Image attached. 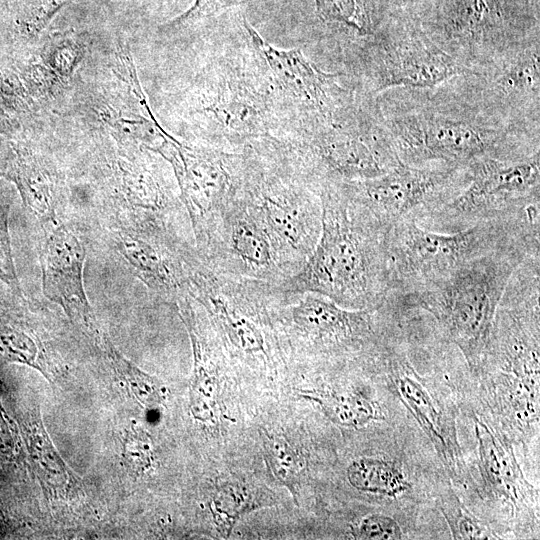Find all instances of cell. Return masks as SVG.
I'll use <instances>...</instances> for the list:
<instances>
[{
    "mask_svg": "<svg viewBox=\"0 0 540 540\" xmlns=\"http://www.w3.org/2000/svg\"><path fill=\"white\" fill-rule=\"evenodd\" d=\"M461 79L490 114L540 136V40L462 74Z\"/></svg>",
    "mask_w": 540,
    "mask_h": 540,
    "instance_id": "obj_18",
    "label": "cell"
},
{
    "mask_svg": "<svg viewBox=\"0 0 540 540\" xmlns=\"http://www.w3.org/2000/svg\"><path fill=\"white\" fill-rule=\"evenodd\" d=\"M260 434L268 468L297 502L298 486L304 470L303 458L284 437L269 433L264 429Z\"/></svg>",
    "mask_w": 540,
    "mask_h": 540,
    "instance_id": "obj_29",
    "label": "cell"
},
{
    "mask_svg": "<svg viewBox=\"0 0 540 540\" xmlns=\"http://www.w3.org/2000/svg\"><path fill=\"white\" fill-rule=\"evenodd\" d=\"M539 318L507 309L493 322L480 365L485 397L503 435L527 438L539 427Z\"/></svg>",
    "mask_w": 540,
    "mask_h": 540,
    "instance_id": "obj_9",
    "label": "cell"
},
{
    "mask_svg": "<svg viewBox=\"0 0 540 540\" xmlns=\"http://www.w3.org/2000/svg\"><path fill=\"white\" fill-rule=\"evenodd\" d=\"M461 75L432 88L398 87L375 97L402 163L467 167L481 158L517 161L540 153L539 135L486 111Z\"/></svg>",
    "mask_w": 540,
    "mask_h": 540,
    "instance_id": "obj_1",
    "label": "cell"
},
{
    "mask_svg": "<svg viewBox=\"0 0 540 540\" xmlns=\"http://www.w3.org/2000/svg\"><path fill=\"white\" fill-rule=\"evenodd\" d=\"M3 178L16 185L27 213L41 229L68 218L67 202L58 187L56 174L34 154L12 149Z\"/></svg>",
    "mask_w": 540,
    "mask_h": 540,
    "instance_id": "obj_23",
    "label": "cell"
},
{
    "mask_svg": "<svg viewBox=\"0 0 540 540\" xmlns=\"http://www.w3.org/2000/svg\"><path fill=\"white\" fill-rule=\"evenodd\" d=\"M452 198L410 214L421 227L455 233L480 223L540 213V153L517 161L481 158Z\"/></svg>",
    "mask_w": 540,
    "mask_h": 540,
    "instance_id": "obj_11",
    "label": "cell"
},
{
    "mask_svg": "<svg viewBox=\"0 0 540 540\" xmlns=\"http://www.w3.org/2000/svg\"><path fill=\"white\" fill-rule=\"evenodd\" d=\"M276 139L298 171L318 189L324 183L375 178L402 163L375 98L359 96L357 105L341 118Z\"/></svg>",
    "mask_w": 540,
    "mask_h": 540,
    "instance_id": "obj_8",
    "label": "cell"
},
{
    "mask_svg": "<svg viewBox=\"0 0 540 540\" xmlns=\"http://www.w3.org/2000/svg\"><path fill=\"white\" fill-rule=\"evenodd\" d=\"M468 181V166L417 167L400 163L375 178L336 183L346 198L372 223L389 232L409 213L452 198Z\"/></svg>",
    "mask_w": 540,
    "mask_h": 540,
    "instance_id": "obj_16",
    "label": "cell"
},
{
    "mask_svg": "<svg viewBox=\"0 0 540 540\" xmlns=\"http://www.w3.org/2000/svg\"><path fill=\"white\" fill-rule=\"evenodd\" d=\"M200 256L218 274L275 284L288 278L267 229L241 195Z\"/></svg>",
    "mask_w": 540,
    "mask_h": 540,
    "instance_id": "obj_20",
    "label": "cell"
},
{
    "mask_svg": "<svg viewBox=\"0 0 540 540\" xmlns=\"http://www.w3.org/2000/svg\"><path fill=\"white\" fill-rule=\"evenodd\" d=\"M540 240L516 242L466 262L450 273L405 293H389L402 307L424 311L441 336L454 344L476 373L507 282Z\"/></svg>",
    "mask_w": 540,
    "mask_h": 540,
    "instance_id": "obj_4",
    "label": "cell"
},
{
    "mask_svg": "<svg viewBox=\"0 0 540 540\" xmlns=\"http://www.w3.org/2000/svg\"><path fill=\"white\" fill-rule=\"evenodd\" d=\"M347 479L361 492L387 498L399 497L411 488L397 463L376 457H361L351 462Z\"/></svg>",
    "mask_w": 540,
    "mask_h": 540,
    "instance_id": "obj_26",
    "label": "cell"
},
{
    "mask_svg": "<svg viewBox=\"0 0 540 540\" xmlns=\"http://www.w3.org/2000/svg\"><path fill=\"white\" fill-rule=\"evenodd\" d=\"M126 383L133 396L146 408H157L166 399V388L156 377L142 371L125 358L107 335L95 348Z\"/></svg>",
    "mask_w": 540,
    "mask_h": 540,
    "instance_id": "obj_28",
    "label": "cell"
},
{
    "mask_svg": "<svg viewBox=\"0 0 540 540\" xmlns=\"http://www.w3.org/2000/svg\"><path fill=\"white\" fill-rule=\"evenodd\" d=\"M322 229L300 270L278 287L323 295L348 309H377L390 292L386 236L335 182L319 186Z\"/></svg>",
    "mask_w": 540,
    "mask_h": 540,
    "instance_id": "obj_2",
    "label": "cell"
},
{
    "mask_svg": "<svg viewBox=\"0 0 540 540\" xmlns=\"http://www.w3.org/2000/svg\"><path fill=\"white\" fill-rule=\"evenodd\" d=\"M407 11L470 72L540 40L538 0H418Z\"/></svg>",
    "mask_w": 540,
    "mask_h": 540,
    "instance_id": "obj_6",
    "label": "cell"
},
{
    "mask_svg": "<svg viewBox=\"0 0 540 540\" xmlns=\"http://www.w3.org/2000/svg\"><path fill=\"white\" fill-rule=\"evenodd\" d=\"M128 433L125 439L123 456L133 470L143 471L150 467L152 452L149 439L140 433Z\"/></svg>",
    "mask_w": 540,
    "mask_h": 540,
    "instance_id": "obj_35",
    "label": "cell"
},
{
    "mask_svg": "<svg viewBox=\"0 0 540 540\" xmlns=\"http://www.w3.org/2000/svg\"><path fill=\"white\" fill-rule=\"evenodd\" d=\"M86 244H96L122 269L166 302L189 295L191 278L204 264L194 241L178 225L120 229L77 222Z\"/></svg>",
    "mask_w": 540,
    "mask_h": 540,
    "instance_id": "obj_13",
    "label": "cell"
},
{
    "mask_svg": "<svg viewBox=\"0 0 540 540\" xmlns=\"http://www.w3.org/2000/svg\"><path fill=\"white\" fill-rule=\"evenodd\" d=\"M340 72L360 96L398 87L432 88L470 71L434 44L407 11L340 57Z\"/></svg>",
    "mask_w": 540,
    "mask_h": 540,
    "instance_id": "obj_10",
    "label": "cell"
},
{
    "mask_svg": "<svg viewBox=\"0 0 540 540\" xmlns=\"http://www.w3.org/2000/svg\"><path fill=\"white\" fill-rule=\"evenodd\" d=\"M12 149L9 147H5L0 144V177H4L10 157H11Z\"/></svg>",
    "mask_w": 540,
    "mask_h": 540,
    "instance_id": "obj_36",
    "label": "cell"
},
{
    "mask_svg": "<svg viewBox=\"0 0 540 540\" xmlns=\"http://www.w3.org/2000/svg\"><path fill=\"white\" fill-rule=\"evenodd\" d=\"M41 230L39 258L43 295L61 307L73 326L95 347L105 333L97 323L85 291L86 241L70 219Z\"/></svg>",
    "mask_w": 540,
    "mask_h": 540,
    "instance_id": "obj_19",
    "label": "cell"
},
{
    "mask_svg": "<svg viewBox=\"0 0 540 540\" xmlns=\"http://www.w3.org/2000/svg\"><path fill=\"white\" fill-rule=\"evenodd\" d=\"M439 510L444 516L452 538L461 540L500 539L490 526L476 517L453 490L443 492Z\"/></svg>",
    "mask_w": 540,
    "mask_h": 540,
    "instance_id": "obj_30",
    "label": "cell"
},
{
    "mask_svg": "<svg viewBox=\"0 0 540 540\" xmlns=\"http://www.w3.org/2000/svg\"><path fill=\"white\" fill-rule=\"evenodd\" d=\"M243 152L240 195L267 229L289 278L304 265L319 240V189L297 170L273 137L256 141Z\"/></svg>",
    "mask_w": 540,
    "mask_h": 540,
    "instance_id": "obj_5",
    "label": "cell"
},
{
    "mask_svg": "<svg viewBox=\"0 0 540 540\" xmlns=\"http://www.w3.org/2000/svg\"><path fill=\"white\" fill-rule=\"evenodd\" d=\"M260 487L243 481H227L219 485L211 499L210 509L221 533L228 536L239 518L247 512L269 505L271 497Z\"/></svg>",
    "mask_w": 540,
    "mask_h": 540,
    "instance_id": "obj_27",
    "label": "cell"
},
{
    "mask_svg": "<svg viewBox=\"0 0 540 540\" xmlns=\"http://www.w3.org/2000/svg\"><path fill=\"white\" fill-rule=\"evenodd\" d=\"M190 115L198 144L222 150L240 152L258 140L282 135V118L248 35L244 45L212 52L192 93Z\"/></svg>",
    "mask_w": 540,
    "mask_h": 540,
    "instance_id": "obj_3",
    "label": "cell"
},
{
    "mask_svg": "<svg viewBox=\"0 0 540 540\" xmlns=\"http://www.w3.org/2000/svg\"><path fill=\"white\" fill-rule=\"evenodd\" d=\"M11 207V193L0 185V281L15 293L23 295L12 250L9 227Z\"/></svg>",
    "mask_w": 540,
    "mask_h": 540,
    "instance_id": "obj_32",
    "label": "cell"
},
{
    "mask_svg": "<svg viewBox=\"0 0 540 540\" xmlns=\"http://www.w3.org/2000/svg\"><path fill=\"white\" fill-rule=\"evenodd\" d=\"M301 396L317 403L330 421L343 427L359 428L383 419L378 403L360 392L302 390Z\"/></svg>",
    "mask_w": 540,
    "mask_h": 540,
    "instance_id": "obj_25",
    "label": "cell"
},
{
    "mask_svg": "<svg viewBox=\"0 0 540 540\" xmlns=\"http://www.w3.org/2000/svg\"><path fill=\"white\" fill-rule=\"evenodd\" d=\"M174 172L195 247L201 255L222 217L241 193L245 155L168 138L156 150Z\"/></svg>",
    "mask_w": 540,
    "mask_h": 540,
    "instance_id": "obj_14",
    "label": "cell"
},
{
    "mask_svg": "<svg viewBox=\"0 0 540 540\" xmlns=\"http://www.w3.org/2000/svg\"><path fill=\"white\" fill-rule=\"evenodd\" d=\"M243 0H195L193 5L182 15L166 25L168 28H177L198 24L202 20L216 17L235 6Z\"/></svg>",
    "mask_w": 540,
    "mask_h": 540,
    "instance_id": "obj_34",
    "label": "cell"
},
{
    "mask_svg": "<svg viewBox=\"0 0 540 540\" xmlns=\"http://www.w3.org/2000/svg\"><path fill=\"white\" fill-rule=\"evenodd\" d=\"M540 240V213L480 223L455 233L427 230L408 214L386 236L389 293H405L501 247Z\"/></svg>",
    "mask_w": 540,
    "mask_h": 540,
    "instance_id": "obj_7",
    "label": "cell"
},
{
    "mask_svg": "<svg viewBox=\"0 0 540 540\" xmlns=\"http://www.w3.org/2000/svg\"><path fill=\"white\" fill-rule=\"evenodd\" d=\"M327 47L336 62L343 53L374 36L400 11L394 0H313Z\"/></svg>",
    "mask_w": 540,
    "mask_h": 540,
    "instance_id": "obj_22",
    "label": "cell"
},
{
    "mask_svg": "<svg viewBox=\"0 0 540 540\" xmlns=\"http://www.w3.org/2000/svg\"><path fill=\"white\" fill-rule=\"evenodd\" d=\"M240 19L263 66L283 121L284 130L278 138L329 124L357 105L359 96L344 73L322 70L300 49L274 47L244 14Z\"/></svg>",
    "mask_w": 540,
    "mask_h": 540,
    "instance_id": "obj_12",
    "label": "cell"
},
{
    "mask_svg": "<svg viewBox=\"0 0 540 540\" xmlns=\"http://www.w3.org/2000/svg\"><path fill=\"white\" fill-rule=\"evenodd\" d=\"M377 357L400 400L431 441L449 476L461 482L465 465L456 426V406L432 380L420 375L408 355L386 338L384 328L375 342Z\"/></svg>",
    "mask_w": 540,
    "mask_h": 540,
    "instance_id": "obj_17",
    "label": "cell"
},
{
    "mask_svg": "<svg viewBox=\"0 0 540 540\" xmlns=\"http://www.w3.org/2000/svg\"><path fill=\"white\" fill-rule=\"evenodd\" d=\"M350 534L354 539L363 540L403 539L399 523L394 518L380 513L361 518L351 526Z\"/></svg>",
    "mask_w": 540,
    "mask_h": 540,
    "instance_id": "obj_33",
    "label": "cell"
},
{
    "mask_svg": "<svg viewBox=\"0 0 540 540\" xmlns=\"http://www.w3.org/2000/svg\"><path fill=\"white\" fill-rule=\"evenodd\" d=\"M30 439L32 457L46 484L54 489L69 486L71 476L41 424L32 428Z\"/></svg>",
    "mask_w": 540,
    "mask_h": 540,
    "instance_id": "obj_31",
    "label": "cell"
},
{
    "mask_svg": "<svg viewBox=\"0 0 540 540\" xmlns=\"http://www.w3.org/2000/svg\"><path fill=\"white\" fill-rule=\"evenodd\" d=\"M192 345L193 373L190 383V411L204 424L218 420V375L213 349L209 345L200 317L199 305L190 295L175 304Z\"/></svg>",
    "mask_w": 540,
    "mask_h": 540,
    "instance_id": "obj_24",
    "label": "cell"
},
{
    "mask_svg": "<svg viewBox=\"0 0 540 540\" xmlns=\"http://www.w3.org/2000/svg\"><path fill=\"white\" fill-rule=\"evenodd\" d=\"M269 314L303 345L320 354H339L370 348L383 322L381 308L348 309L311 292H288L271 283Z\"/></svg>",
    "mask_w": 540,
    "mask_h": 540,
    "instance_id": "obj_15",
    "label": "cell"
},
{
    "mask_svg": "<svg viewBox=\"0 0 540 540\" xmlns=\"http://www.w3.org/2000/svg\"><path fill=\"white\" fill-rule=\"evenodd\" d=\"M478 443L479 470L488 497L510 509L513 516L538 512L535 488L526 480L510 439L474 417Z\"/></svg>",
    "mask_w": 540,
    "mask_h": 540,
    "instance_id": "obj_21",
    "label": "cell"
}]
</instances>
